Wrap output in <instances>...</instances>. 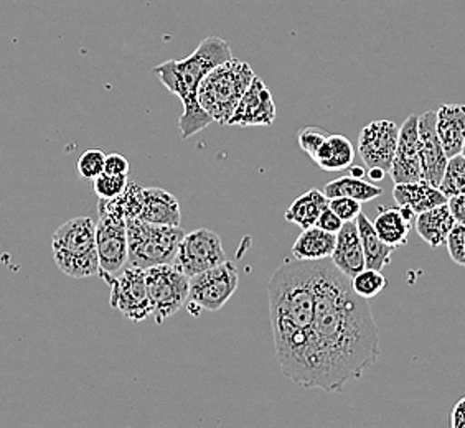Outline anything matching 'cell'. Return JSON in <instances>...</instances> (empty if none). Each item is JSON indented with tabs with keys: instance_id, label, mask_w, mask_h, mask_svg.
Returning a JSON list of instances; mask_svg holds the SVG:
<instances>
[{
	"instance_id": "83f0119b",
	"label": "cell",
	"mask_w": 465,
	"mask_h": 428,
	"mask_svg": "<svg viewBox=\"0 0 465 428\" xmlns=\"http://www.w3.org/2000/svg\"><path fill=\"white\" fill-rule=\"evenodd\" d=\"M439 190L448 197V199L457 195H465V157L462 153L449 159L444 179L440 181Z\"/></svg>"
},
{
	"instance_id": "9c48e42d",
	"label": "cell",
	"mask_w": 465,
	"mask_h": 428,
	"mask_svg": "<svg viewBox=\"0 0 465 428\" xmlns=\"http://www.w3.org/2000/svg\"><path fill=\"white\" fill-rule=\"evenodd\" d=\"M96 249H98V276L108 284L127 266L129 244H127V223L121 216L99 213L96 223Z\"/></svg>"
},
{
	"instance_id": "8d00e7d4",
	"label": "cell",
	"mask_w": 465,
	"mask_h": 428,
	"mask_svg": "<svg viewBox=\"0 0 465 428\" xmlns=\"http://www.w3.org/2000/svg\"><path fill=\"white\" fill-rule=\"evenodd\" d=\"M448 206L449 209H450V214L456 219V224L465 226V195L449 198Z\"/></svg>"
},
{
	"instance_id": "277c9868",
	"label": "cell",
	"mask_w": 465,
	"mask_h": 428,
	"mask_svg": "<svg viewBox=\"0 0 465 428\" xmlns=\"http://www.w3.org/2000/svg\"><path fill=\"white\" fill-rule=\"evenodd\" d=\"M256 73L250 64L232 58L206 74L198 86V102L213 122L228 125L242 94L248 91Z\"/></svg>"
},
{
	"instance_id": "d590c367",
	"label": "cell",
	"mask_w": 465,
	"mask_h": 428,
	"mask_svg": "<svg viewBox=\"0 0 465 428\" xmlns=\"http://www.w3.org/2000/svg\"><path fill=\"white\" fill-rule=\"evenodd\" d=\"M315 226H317V228H321L323 231L337 234V232L341 231V226H343V221H341V218H339L337 214L331 211V208H325L322 213H321V216H319V219H317Z\"/></svg>"
},
{
	"instance_id": "6da1fadb",
	"label": "cell",
	"mask_w": 465,
	"mask_h": 428,
	"mask_svg": "<svg viewBox=\"0 0 465 428\" xmlns=\"http://www.w3.org/2000/svg\"><path fill=\"white\" fill-rule=\"evenodd\" d=\"M315 316L307 389L341 393L380 357V330L368 300L331 259L315 262Z\"/></svg>"
},
{
	"instance_id": "ffe728a7",
	"label": "cell",
	"mask_w": 465,
	"mask_h": 428,
	"mask_svg": "<svg viewBox=\"0 0 465 428\" xmlns=\"http://www.w3.org/2000/svg\"><path fill=\"white\" fill-rule=\"evenodd\" d=\"M337 244V234L327 232L312 226L309 229H302L299 238L292 246V258L304 262H317V260L331 259L333 249Z\"/></svg>"
},
{
	"instance_id": "60d3db41",
	"label": "cell",
	"mask_w": 465,
	"mask_h": 428,
	"mask_svg": "<svg viewBox=\"0 0 465 428\" xmlns=\"http://www.w3.org/2000/svg\"><path fill=\"white\" fill-rule=\"evenodd\" d=\"M460 153H462V155H464V157H465V141H464V145H462V152H460Z\"/></svg>"
},
{
	"instance_id": "f546056e",
	"label": "cell",
	"mask_w": 465,
	"mask_h": 428,
	"mask_svg": "<svg viewBox=\"0 0 465 428\" xmlns=\"http://www.w3.org/2000/svg\"><path fill=\"white\" fill-rule=\"evenodd\" d=\"M127 175H109V173H101L98 179H94V191L99 199H111L116 198L127 188Z\"/></svg>"
},
{
	"instance_id": "7402d4cb",
	"label": "cell",
	"mask_w": 465,
	"mask_h": 428,
	"mask_svg": "<svg viewBox=\"0 0 465 428\" xmlns=\"http://www.w3.org/2000/svg\"><path fill=\"white\" fill-rule=\"evenodd\" d=\"M312 160L323 171H341L353 165L355 149L345 135L329 134Z\"/></svg>"
},
{
	"instance_id": "4316f807",
	"label": "cell",
	"mask_w": 465,
	"mask_h": 428,
	"mask_svg": "<svg viewBox=\"0 0 465 428\" xmlns=\"http://www.w3.org/2000/svg\"><path fill=\"white\" fill-rule=\"evenodd\" d=\"M143 187L134 181H129L124 191L111 199H99V213H111L121 216L123 219L139 218L143 209Z\"/></svg>"
},
{
	"instance_id": "cb8c5ba5",
	"label": "cell",
	"mask_w": 465,
	"mask_h": 428,
	"mask_svg": "<svg viewBox=\"0 0 465 428\" xmlns=\"http://www.w3.org/2000/svg\"><path fill=\"white\" fill-rule=\"evenodd\" d=\"M357 228L361 246H363V252H365L367 268L383 270L391 262L394 248L381 241L375 226L368 219L367 214H358Z\"/></svg>"
},
{
	"instance_id": "52a82bcc",
	"label": "cell",
	"mask_w": 465,
	"mask_h": 428,
	"mask_svg": "<svg viewBox=\"0 0 465 428\" xmlns=\"http://www.w3.org/2000/svg\"><path fill=\"white\" fill-rule=\"evenodd\" d=\"M240 284L236 266L232 260H224L216 268H208L197 276L190 277L188 308L190 313L218 312L232 298Z\"/></svg>"
},
{
	"instance_id": "603a6c76",
	"label": "cell",
	"mask_w": 465,
	"mask_h": 428,
	"mask_svg": "<svg viewBox=\"0 0 465 428\" xmlns=\"http://www.w3.org/2000/svg\"><path fill=\"white\" fill-rule=\"evenodd\" d=\"M329 198L323 195V191L312 188L305 191L304 195L295 198L292 205L289 206L284 218L289 223L299 226L301 229H309L317 223L319 216L325 208H329Z\"/></svg>"
},
{
	"instance_id": "5b68a950",
	"label": "cell",
	"mask_w": 465,
	"mask_h": 428,
	"mask_svg": "<svg viewBox=\"0 0 465 428\" xmlns=\"http://www.w3.org/2000/svg\"><path fill=\"white\" fill-rule=\"evenodd\" d=\"M52 249L54 264L64 276L73 278L98 276L96 223L91 218L80 216L62 224L54 231Z\"/></svg>"
},
{
	"instance_id": "ba28073f",
	"label": "cell",
	"mask_w": 465,
	"mask_h": 428,
	"mask_svg": "<svg viewBox=\"0 0 465 428\" xmlns=\"http://www.w3.org/2000/svg\"><path fill=\"white\" fill-rule=\"evenodd\" d=\"M147 290L153 304V320L162 325L187 304L190 277L173 264L145 268Z\"/></svg>"
},
{
	"instance_id": "30bf717a",
	"label": "cell",
	"mask_w": 465,
	"mask_h": 428,
	"mask_svg": "<svg viewBox=\"0 0 465 428\" xmlns=\"http://www.w3.org/2000/svg\"><path fill=\"white\" fill-rule=\"evenodd\" d=\"M108 286L111 287L109 304L114 310L123 313L127 320L141 323L153 315L143 268L127 266L109 280Z\"/></svg>"
},
{
	"instance_id": "f1b7e54d",
	"label": "cell",
	"mask_w": 465,
	"mask_h": 428,
	"mask_svg": "<svg viewBox=\"0 0 465 428\" xmlns=\"http://www.w3.org/2000/svg\"><path fill=\"white\" fill-rule=\"evenodd\" d=\"M350 284L358 297L370 300L376 295L381 294L388 282H386V277L381 274V270L367 268L358 272L353 278H350Z\"/></svg>"
},
{
	"instance_id": "f35d334b",
	"label": "cell",
	"mask_w": 465,
	"mask_h": 428,
	"mask_svg": "<svg viewBox=\"0 0 465 428\" xmlns=\"http://www.w3.org/2000/svg\"><path fill=\"white\" fill-rule=\"evenodd\" d=\"M368 177L373 180V181H381V180H385L386 171L381 169H370L368 170Z\"/></svg>"
},
{
	"instance_id": "1f68e13d",
	"label": "cell",
	"mask_w": 465,
	"mask_h": 428,
	"mask_svg": "<svg viewBox=\"0 0 465 428\" xmlns=\"http://www.w3.org/2000/svg\"><path fill=\"white\" fill-rule=\"evenodd\" d=\"M327 137H329V132L325 129L312 125V127H305L297 134V142H299L301 151L313 159V155L321 149V145Z\"/></svg>"
},
{
	"instance_id": "d6a6232c",
	"label": "cell",
	"mask_w": 465,
	"mask_h": 428,
	"mask_svg": "<svg viewBox=\"0 0 465 428\" xmlns=\"http://www.w3.org/2000/svg\"><path fill=\"white\" fill-rule=\"evenodd\" d=\"M329 208L341 218L343 223L357 221L358 214L361 213V203L353 198H331Z\"/></svg>"
},
{
	"instance_id": "e0dca14e",
	"label": "cell",
	"mask_w": 465,
	"mask_h": 428,
	"mask_svg": "<svg viewBox=\"0 0 465 428\" xmlns=\"http://www.w3.org/2000/svg\"><path fill=\"white\" fill-rule=\"evenodd\" d=\"M393 198L396 205L410 208L416 216L436 206L448 203V197L439 190V187H434L430 181L422 179L412 183L394 185Z\"/></svg>"
},
{
	"instance_id": "8992f818",
	"label": "cell",
	"mask_w": 465,
	"mask_h": 428,
	"mask_svg": "<svg viewBox=\"0 0 465 428\" xmlns=\"http://www.w3.org/2000/svg\"><path fill=\"white\" fill-rule=\"evenodd\" d=\"M127 244L131 268H149L172 264L185 232L180 226L145 223L141 218L127 219Z\"/></svg>"
},
{
	"instance_id": "e575fe53",
	"label": "cell",
	"mask_w": 465,
	"mask_h": 428,
	"mask_svg": "<svg viewBox=\"0 0 465 428\" xmlns=\"http://www.w3.org/2000/svg\"><path fill=\"white\" fill-rule=\"evenodd\" d=\"M129 160L121 153H109L104 161V173L109 175H129Z\"/></svg>"
},
{
	"instance_id": "8fae6325",
	"label": "cell",
	"mask_w": 465,
	"mask_h": 428,
	"mask_svg": "<svg viewBox=\"0 0 465 428\" xmlns=\"http://www.w3.org/2000/svg\"><path fill=\"white\" fill-rule=\"evenodd\" d=\"M224 260L228 259L220 236L202 228L183 236L172 264L177 266L185 276L193 277L223 264Z\"/></svg>"
},
{
	"instance_id": "ab89813d",
	"label": "cell",
	"mask_w": 465,
	"mask_h": 428,
	"mask_svg": "<svg viewBox=\"0 0 465 428\" xmlns=\"http://www.w3.org/2000/svg\"><path fill=\"white\" fill-rule=\"evenodd\" d=\"M350 175L357 177V179H363L365 177V169L363 167H357V165H350Z\"/></svg>"
},
{
	"instance_id": "836d02e7",
	"label": "cell",
	"mask_w": 465,
	"mask_h": 428,
	"mask_svg": "<svg viewBox=\"0 0 465 428\" xmlns=\"http://www.w3.org/2000/svg\"><path fill=\"white\" fill-rule=\"evenodd\" d=\"M448 250L450 259L456 262L457 266L465 268V226L456 224L454 229L448 236Z\"/></svg>"
},
{
	"instance_id": "4fadbf2b",
	"label": "cell",
	"mask_w": 465,
	"mask_h": 428,
	"mask_svg": "<svg viewBox=\"0 0 465 428\" xmlns=\"http://www.w3.org/2000/svg\"><path fill=\"white\" fill-rule=\"evenodd\" d=\"M420 132V159L422 180L439 187L444 179L449 157L436 131V111H428L418 116Z\"/></svg>"
},
{
	"instance_id": "44dd1931",
	"label": "cell",
	"mask_w": 465,
	"mask_h": 428,
	"mask_svg": "<svg viewBox=\"0 0 465 428\" xmlns=\"http://www.w3.org/2000/svg\"><path fill=\"white\" fill-rule=\"evenodd\" d=\"M454 226L456 219L450 214L448 203L436 206L416 216V231L420 234V239L428 242L430 248H439L446 244Z\"/></svg>"
},
{
	"instance_id": "484cf974",
	"label": "cell",
	"mask_w": 465,
	"mask_h": 428,
	"mask_svg": "<svg viewBox=\"0 0 465 428\" xmlns=\"http://www.w3.org/2000/svg\"><path fill=\"white\" fill-rule=\"evenodd\" d=\"M323 195L331 199V198H353L360 203H367L375 198L383 195V190L375 187L371 183H368L365 180L345 175L341 179L331 180V183H327L323 188Z\"/></svg>"
},
{
	"instance_id": "ac0fdd59",
	"label": "cell",
	"mask_w": 465,
	"mask_h": 428,
	"mask_svg": "<svg viewBox=\"0 0 465 428\" xmlns=\"http://www.w3.org/2000/svg\"><path fill=\"white\" fill-rule=\"evenodd\" d=\"M436 131L449 159L462 152L465 141L464 104H444L436 111Z\"/></svg>"
},
{
	"instance_id": "74e56055",
	"label": "cell",
	"mask_w": 465,
	"mask_h": 428,
	"mask_svg": "<svg viewBox=\"0 0 465 428\" xmlns=\"http://www.w3.org/2000/svg\"><path fill=\"white\" fill-rule=\"evenodd\" d=\"M450 425L452 428H465V397L457 401L452 415H450Z\"/></svg>"
},
{
	"instance_id": "2e32d148",
	"label": "cell",
	"mask_w": 465,
	"mask_h": 428,
	"mask_svg": "<svg viewBox=\"0 0 465 428\" xmlns=\"http://www.w3.org/2000/svg\"><path fill=\"white\" fill-rule=\"evenodd\" d=\"M331 264L341 270V274L353 278L358 272L367 268L365 252L360 239L357 221L343 223L341 231L337 232V244L331 254Z\"/></svg>"
},
{
	"instance_id": "d4e9b609",
	"label": "cell",
	"mask_w": 465,
	"mask_h": 428,
	"mask_svg": "<svg viewBox=\"0 0 465 428\" xmlns=\"http://www.w3.org/2000/svg\"><path fill=\"white\" fill-rule=\"evenodd\" d=\"M373 226L381 241L394 249L404 246L411 232V221L404 218L400 208H381Z\"/></svg>"
},
{
	"instance_id": "7c38bea8",
	"label": "cell",
	"mask_w": 465,
	"mask_h": 428,
	"mask_svg": "<svg viewBox=\"0 0 465 428\" xmlns=\"http://www.w3.org/2000/svg\"><path fill=\"white\" fill-rule=\"evenodd\" d=\"M400 127L393 121H373L358 135V153L368 169L385 170L390 173L398 147Z\"/></svg>"
},
{
	"instance_id": "9a60e30c",
	"label": "cell",
	"mask_w": 465,
	"mask_h": 428,
	"mask_svg": "<svg viewBox=\"0 0 465 428\" xmlns=\"http://www.w3.org/2000/svg\"><path fill=\"white\" fill-rule=\"evenodd\" d=\"M390 175L394 185L412 183L422 179L420 159V132H418V116H410L400 127L398 147L394 153Z\"/></svg>"
},
{
	"instance_id": "d6986e66",
	"label": "cell",
	"mask_w": 465,
	"mask_h": 428,
	"mask_svg": "<svg viewBox=\"0 0 465 428\" xmlns=\"http://www.w3.org/2000/svg\"><path fill=\"white\" fill-rule=\"evenodd\" d=\"M139 218L145 223L180 226L182 211L179 199L162 188H143V209Z\"/></svg>"
},
{
	"instance_id": "3957f363",
	"label": "cell",
	"mask_w": 465,
	"mask_h": 428,
	"mask_svg": "<svg viewBox=\"0 0 465 428\" xmlns=\"http://www.w3.org/2000/svg\"><path fill=\"white\" fill-rule=\"evenodd\" d=\"M232 58L228 42L218 36H208L187 58L171 60L153 68V73L159 76L162 84L182 99L183 114L179 119V129L183 139L202 132L213 122L198 102V86L208 73Z\"/></svg>"
},
{
	"instance_id": "4dcf8cb0",
	"label": "cell",
	"mask_w": 465,
	"mask_h": 428,
	"mask_svg": "<svg viewBox=\"0 0 465 428\" xmlns=\"http://www.w3.org/2000/svg\"><path fill=\"white\" fill-rule=\"evenodd\" d=\"M104 161H106V153L99 149H90L78 160V173L81 179L94 180L104 171Z\"/></svg>"
},
{
	"instance_id": "7a4b0ae2",
	"label": "cell",
	"mask_w": 465,
	"mask_h": 428,
	"mask_svg": "<svg viewBox=\"0 0 465 428\" xmlns=\"http://www.w3.org/2000/svg\"><path fill=\"white\" fill-rule=\"evenodd\" d=\"M315 262L284 260L269 278V316L282 374L307 389L315 316Z\"/></svg>"
},
{
	"instance_id": "5bb4252c",
	"label": "cell",
	"mask_w": 465,
	"mask_h": 428,
	"mask_svg": "<svg viewBox=\"0 0 465 428\" xmlns=\"http://www.w3.org/2000/svg\"><path fill=\"white\" fill-rule=\"evenodd\" d=\"M276 121V104L272 99V92L260 76H254L248 91L242 94V101L234 109L228 125H240V127H256V125L274 124Z\"/></svg>"
}]
</instances>
